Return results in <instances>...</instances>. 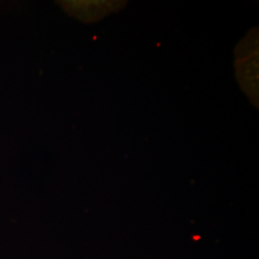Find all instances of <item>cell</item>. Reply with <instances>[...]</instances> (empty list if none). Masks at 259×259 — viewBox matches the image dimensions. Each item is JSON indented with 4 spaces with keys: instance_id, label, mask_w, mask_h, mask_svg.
Listing matches in <instances>:
<instances>
[{
    "instance_id": "6da1fadb",
    "label": "cell",
    "mask_w": 259,
    "mask_h": 259,
    "mask_svg": "<svg viewBox=\"0 0 259 259\" xmlns=\"http://www.w3.org/2000/svg\"><path fill=\"white\" fill-rule=\"evenodd\" d=\"M256 34L248 35L236 48L237 78L252 102L258 103V44Z\"/></svg>"
}]
</instances>
